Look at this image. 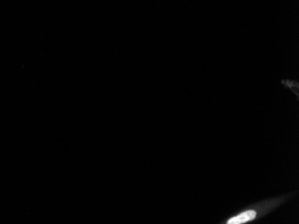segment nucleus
<instances>
[{
	"instance_id": "nucleus-1",
	"label": "nucleus",
	"mask_w": 299,
	"mask_h": 224,
	"mask_svg": "<svg viewBox=\"0 0 299 224\" xmlns=\"http://www.w3.org/2000/svg\"><path fill=\"white\" fill-rule=\"evenodd\" d=\"M291 196H282V197L270 198L267 200L261 201L259 203L252 204L249 207L237 212L233 216L228 218L223 223L226 224H246L251 221L259 220L262 217L265 216L269 212L275 210L280 204H283Z\"/></svg>"
}]
</instances>
